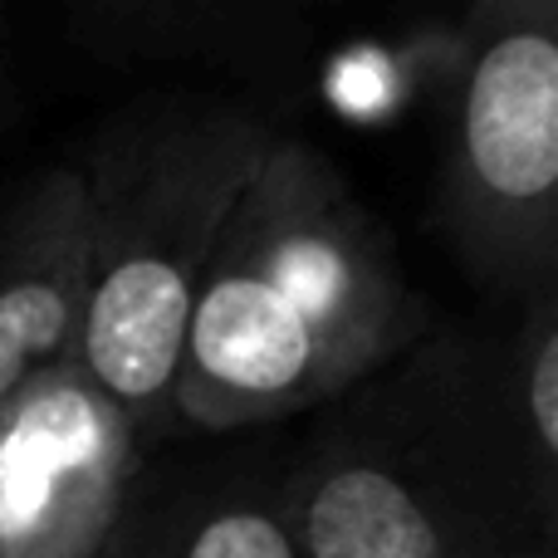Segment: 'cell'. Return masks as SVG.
I'll return each mask as SVG.
<instances>
[{
    "label": "cell",
    "instance_id": "1",
    "mask_svg": "<svg viewBox=\"0 0 558 558\" xmlns=\"http://www.w3.org/2000/svg\"><path fill=\"white\" fill-rule=\"evenodd\" d=\"M279 490L299 558H558V289L324 402Z\"/></svg>",
    "mask_w": 558,
    "mask_h": 558
},
{
    "label": "cell",
    "instance_id": "2",
    "mask_svg": "<svg viewBox=\"0 0 558 558\" xmlns=\"http://www.w3.org/2000/svg\"><path fill=\"white\" fill-rule=\"evenodd\" d=\"M436 328L387 226L304 137L275 133L186 314L172 436L318 412Z\"/></svg>",
    "mask_w": 558,
    "mask_h": 558
},
{
    "label": "cell",
    "instance_id": "3",
    "mask_svg": "<svg viewBox=\"0 0 558 558\" xmlns=\"http://www.w3.org/2000/svg\"><path fill=\"white\" fill-rule=\"evenodd\" d=\"M275 128L235 98L147 94L84 137V308L74 363L147 451L172 436L186 314Z\"/></svg>",
    "mask_w": 558,
    "mask_h": 558
},
{
    "label": "cell",
    "instance_id": "4",
    "mask_svg": "<svg viewBox=\"0 0 558 558\" xmlns=\"http://www.w3.org/2000/svg\"><path fill=\"white\" fill-rule=\"evenodd\" d=\"M436 226L495 299L558 289V0H481L446 39Z\"/></svg>",
    "mask_w": 558,
    "mask_h": 558
},
{
    "label": "cell",
    "instance_id": "5",
    "mask_svg": "<svg viewBox=\"0 0 558 558\" xmlns=\"http://www.w3.org/2000/svg\"><path fill=\"white\" fill-rule=\"evenodd\" d=\"M157 475L78 363L29 377L0 402V558H113Z\"/></svg>",
    "mask_w": 558,
    "mask_h": 558
},
{
    "label": "cell",
    "instance_id": "6",
    "mask_svg": "<svg viewBox=\"0 0 558 558\" xmlns=\"http://www.w3.org/2000/svg\"><path fill=\"white\" fill-rule=\"evenodd\" d=\"M84 308V211L74 167H45L0 196V402L74 363Z\"/></svg>",
    "mask_w": 558,
    "mask_h": 558
},
{
    "label": "cell",
    "instance_id": "7",
    "mask_svg": "<svg viewBox=\"0 0 558 558\" xmlns=\"http://www.w3.org/2000/svg\"><path fill=\"white\" fill-rule=\"evenodd\" d=\"M69 39L98 64H206L284 84L304 29L275 0H84L64 10Z\"/></svg>",
    "mask_w": 558,
    "mask_h": 558
},
{
    "label": "cell",
    "instance_id": "8",
    "mask_svg": "<svg viewBox=\"0 0 558 558\" xmlns=\"http://www.w3.org/2000/svg\"><path fill=\"white\" fill-rule=\"evenodd\" d=\"M113 558H299L284 520L279 461L235 456L182 471L162 465Z\"/></svg>",
    "mask_w": 558,
    "mask_h": 558
},
{
    "label": "cell",
    "instance_id": "9",
    "mask_svg": "<svg viewBox=\"0 0 558 558\" xmlns=\"http://www.w3.org/2000/svg\"><path fill=\"white\" fill-rule=\"evenodd\" d=\"M10 98H15V64H10V39H5V25H0V123L10 113Z\"/></svg>",
    "mask_w": 558,
    "mask_h": 558
}]
</instances>
